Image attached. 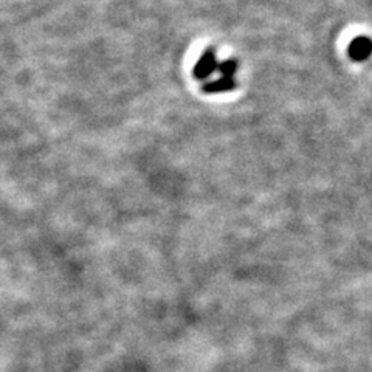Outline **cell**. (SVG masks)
I'll return each mask as SVG.
<instances>
[{"mask_svg": "<svg viewBox=\"0 0 372 372\" xmlns=\"http://www.w3.org/2000/svg\"><path fill=\"white\" fill-rule=\"evenodd\" d=\"M349 56H351L354 61H366V59L372 55V41L368 36H359L349 44Z\"/></svg>", "mask_w": 372, "mask_h": 372, "instance_id": "obj_1", "label": "cell"}, {"mask_svg": "<svg viewBox=\"0 0 372 372\" xmlns=\"http://www.w3.org/2000/svg\"><path fill=\"white\" fill-rule=\"evenodd\" d=\"M218 69V64H215V58L211 53V51H206V53L200 58V61L197 62L196 69H194V74L197 78H206L210 77V74Z\"/></svg>", "mask_w": 372, "mask_h": 372, "instance_id": "obj_2", "label": "cell"}, {"mask_svg": "<svg viewBox=\"0 0 372 372\" xmlns=\"http://www.w3.org/2000/svg\"><path fill=\"white\" fill-rule=\"evenodd\" d=\"M233 87V81L232 78H228V77H222V79L219 81H215V83H211V84H206L205 87V91L206 92H223V91H230V88Z\"/></svg>", "mask_w": 372, "mask_h": 372, "instance_id": "obj_3", "label": "cell"}, {"mask_svg": "<svg viewBox=\"0 0 372 372\" xmlns=\"http://www.w3.org/2000/svg\"><path fill=\"white\" fill-rule=\"evenodd\" d=\"M234 70H236V64L233 61H227L225 64L220 65V72H222L223 77L232 78V74H233Z\"/></svg>", "mask_w": 372, "mask_h": 372, "instance_id": "obj_4", "label": "cell"}]
</instances>
